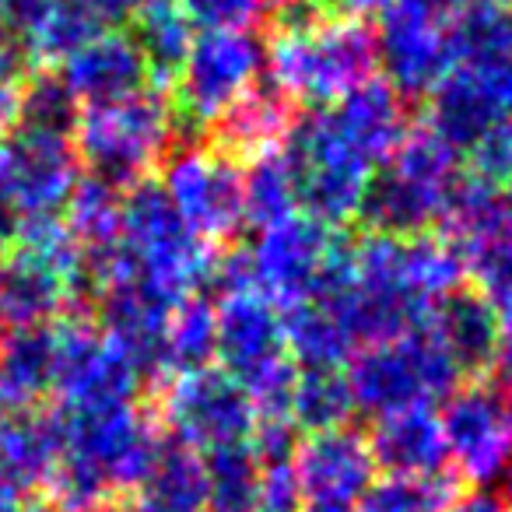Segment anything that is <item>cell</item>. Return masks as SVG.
I'll use <instances>...</instances> for the list:
<instances>
[{"instance_id":"cell-32","label":"cell","mask_w":512,"mask_h":512,"mask_svg":"<svg viewBox=\"0 0 512 512\" xmlns=\"http://www.w3.org/2000/svg\"><path fill=\"white\" fill-rule=\"evenodd\" d=\"M193 32H249L260 22V0H172Z\"/></svg>"},{"instance_id":"cell-40","label":"cell","mask_w":512,"mask_h":512,"mask_svg":"<svg viewBox=\"0 0 512 512\" xmlns=\"http://www.w3.org/2000/svg\"><path fill=\"white\" fill-rule=\"evenodd\" d=\"M260 4H271V8L285 11V8H292V4H299V0H260Z\"/></svg>"},{"instance_id":"cell-38","label":"cell","mask_w":512,"mask_h":512,"mask_svg":"<svg viewBox=\"0 0 512 512\" xmlns=\"http://www.w3.org/2000/svg\"><path fill=\"white\" fill-rule=\"evenodd\" d=\"M0 512H53V509L43 502H18L11 495H0Z\"/></svg>"},{"instance_id":"cell-30","label":"cell","mask_w":512,"mask_h":512,"mask_svg":"<svg viewBox=\"0 0 512 512\" xmlns=\"http://www.w3.org/2000/svg\"><path fill=\"white\" fill-rule=\"evenodd\" d=\"M214 302L190 295L183 299L169 316L165 327V372L179 376V372L207 369L214 365Z\"/></svg>"},{"instance_id":"cell-18","label":"cell","mask_w":512,"mask_h":512,"mask_svg":"<svg viewBox=\"0 0 512 512\" xmlns=\"http://www.w3.org/2000/svg\"><path fill=\"white\" fill-rule=\"evenodd\" d=\"M57 372L64 379L67 397H71V411L134 404V393L144 379L141 369L109 337L102 341V337L88 334H81L57 358Z\"/></svg>"},{"instance_id":"cell-42","label":"cell","mask_w":512,"mask_h":512,"mask_svg":"<svg viewBox=\"0 0 512 512\" xmlns=\"http://www.w3.org/2000/svg\"><path fill=\"white\" fill-rule=\"evenodd\" d=\"M306 512H327V509H306Z\"/></svg>"},{"instance_id":"cell-4","label":"cell","mask_w":512,"mask_h":512,"mask_svg":"<svg viewBox=\"0 0 512 512\" xmlns=\"http://www.w3.org/2000/svg\"><path fill=\"white\" fill-rule=\"evenodd\" d=\"M348 246L330 225L306 214L260 228L253 246L228 253L214 274L225 292H256L271 306L295 309L330 295L348 271Z\"/></svg>"},{"instance_id":"cell-9","label":"cell","mask_w":512,"mask_h":512,"mask_svg":"<svg viewBox=\"0 0 512 512\" xmlns=\"http://www.w3.org/2000/svg\"><path fill=\"white\" fill-rule=\"evenodd\" d=\"M344 376L355 397V411L372 418L411 407H435L463 383L456 365L425 327L358 348Z\"/></svg>"},{"instance_id":"cell-7","label":"cell","mask_w":512,"mask_h":512,"mask_svg":"<svg viewBox=\"0 0 512 512\" xmlns=\"http://www.w3.org/2000/svg\"><path fill=\"white\" fill-rule=\"evenodd\" d=\"M299 193V214L337 228L358 218L379 162L334 120L327 109H309L292 120L281 141Z\"/></svg>"},{"instance_id":"cell-5","label":"cell","mask_w":512,"mask_h":512,"mask_svg":"<svg viewBox=\"0 0 512 512\" xmlns=\"http://www.w3.org/2000/svg\"><path fill=\"white\" fill-rule=\"evenodd\" d=\"M218 267L214 249L186 225L162 193V186L144 179L120 204V249L109 278H127L151 288L162 299L183 302Z\"/></svg>"},{"instance_id":"cell-41","label":"cell","mask_w":512,"mask_h":512,"mask_svg":"<svg viewBox=\"0 0 512 512\" xmlns=\"http://www.w3.org/2000/svg\"><path fill=\"white\" fill-rule=\"evenodd\" d=\"M85 512H127V509H120V505H92V509H85Z\"/></svg>"},{"instance_id":"cell-6","label":"cell","mask_w":512,"mask_h":512,"mask_svg":"<svg viewBox=\"0 0 512 512\" xmlns=\"http://www.w3.org/2000/svg\"><path fill=\"white\" fill-rule=\"evenodd\" d=\"M460 176V151L453 144L442 141L428 123L407 127L365 193L362 218L369 221V232L397 239L432 232L446 214Z\"/></svg>"},{"instance_id":"cell-31","label":"cell","mask_w":512,"mask_h":512,"mask_svg":"<svg viewBox=\"0 0 512 512\" xmlns=\"http://www.w3.org/2000/svg\"><path fill=\"white\" fill-rule=\"evenodd\" d=\"M456 498V488L442 477H376L362 491L351 512H446Z\"/></svg>"},{"instance_id":"cell-21","label":"cell","mask_w":512,"mask_h":512,"mask_svg":"<svg viewBox=\"0 0 512 512\" xmlns=\"http://www.w3.org/2000/svg\"><path fill=\"white\" fill-rule=\"evenodd\" d=\"M292 102L271 85L260 81L249 95H242L218 123H214V137L218 148L228 151L232 158H256L264 151L281 148L288 127H292Z\"/></svg>"},{"instance_id":"cell-16","label":"cell","mask_w":512,"mask_h":512,"mask_svg":"<svg viewBox=\"0 0 512 512\" xmlns=\"http://www.w3.org/2000/svg\"><path fill=\"white\" fill-rule=\"evenodd\" d=\"M292 470L306 509L327 512H348L362 498V491L376 481L369 439L348 425L299 439Z\"/></svg>"},{"instance_id":"cell-26","label":"cell","mask_w":512,"mask_h":512,"mask_svg":"<svg viewBox=\"0 0 512 512\" xmlns=\"http://www.w3.org/2000/svg\"><path fill=\"white\" fill-rule=\"evenodd\" d=\"M204 460L165 439L155 467L141 488V502L158 512H204Z\"/></svg>"},{"instance_id":"cell-37","label":"cell","mask_w":512,"mask_h":512,"mask_svg":"<svg viewBox=\"0 0 512 512\" xmlns=\"http://www.w3.org/2000/svg\"><path fill=\"white\" fill-rule=\"evenodd\" d=\"M151 4H155V0H88V8L106 18H137L144 8H151Z\"/></svg>"},{"instance_id":"cell-36","label":"cell","mask_w":512,"mask_h":512,"mask_svg":"<svg viewBox=\"0 0 512 512\" xmlns=\"http://www.w3.org/2000/svg\"><path fill=\"white\" fill-rule=\"evenodd\" d=\"M446 512H505V505H502V498L491 495L488 488H477V491H470V495H456Z\"/></svg>"},{"instance_id":"cell-22","label":"cell","mask_w":512,"mask_h":512,"mask_svg":"<svg viewBox=\"0 0 512 512\" xmlns=\"http://www.w3.org/2000/svg\"><path fill=\"white\" fill-rule=\"evenodd\" d=\"M330 113H334V120L341 123L379 165L386 162V155H390L400 144V137L407 134L404 99H400L383 78H369L365 85H358L355 92H348L341 102H334Z\"/></svg>"},{"instance_id":"cell-2","label":"cell","mask_w":512,"mask_h":512,"mask_svg":"<svg viewBox=\"0 0 512 512\" xmlns=\"http://www.w3.org/2000/svg\"><path fill=\"white\" fill-rule=\"evenodd\" d=\"M267 50L271 85L288 102L327 109L376 71V32L362 22L327 18L316 0H299L278 11Z\"/></svg>"},{"instance_id":"cell-23","label":"cell","mask_w":512,"mask_h":512,"mask_svg":"<svg viewBox=\"0 0 512 512\" xmlns=\"http://www.w3.org/2000/svg\"><path fill=\"white\" fill-rule=\"evenodd\" d=\"M281 323H285V348L295 369H341L358 351L341 313L327 299L285 309Z\"/></svg>"},{"instance_id":"cell-27","label":"cell","mask_w":512,"mask_h":512,"mask_svg":"<svg viewBox=\"0 0 512 512\" xmlns=\"http://www.w3.org/2000/svg\"><path fill=\"white\" fill-rule=\"evenodd\" d=\"M242 200H246V221L256 228L278 225L299 214V193L281 148L264 151L242 165Z\"/></svg>"},{"instance_id":"cell-28","label":"cell","mask_w":512,"mask_h":512,"mask_svg":"<svg viewBox=\"0 0 512 512\" xmlns=\"http://www.w3.org/2000/svg\"><path fill=\"white\" fill-rule=\"evenodd\" d=\"M204 460V512H253L256 509V491H260V460H256L253 446L214 449V453L200 456Z\"/></svg>"},{"instance_id":"cell-13","label":"cell","mask_w":512,"mask_h":512,"mask_svg":"<svg viewBox=\"0 0 512 512\" xmlns=\"http://www.w3.org/2000/svg\"><path fill=\"white\" fill-rule=\"evenodd\" d=\"M158 186L207 246L232 239L246 225L242 162L218 144H183L169 151Z\"/></svg>"},{"instance_id":"cell-19","label":"cell","mask_w":512,"mask_h":512,"mask_svg":"<svg viewBox=\"0 0 512 512\" xmlns=\"http://www.w3.org/2000/svg\"><path fill=\"white\" fill-rule=\"evenodd\" d=\"M369 449L376 467L397 477H442V470L449 467L442 421L435 407H411V411L376 418Z\"/></svg>"},{"instance_id":"cell-11","label":"cell","mask_w":512,"mask_h":512,"mask_svg":"<svg viewBox=\"0 0 512 512\" xmlns=\"http://www.w3.org/2000/svg\"><path fill=\"white\" fill-rule=\"evenodd\" d=\"M267 50L253 32H197L190 53L172 74L176 123L207 130L264 81Z\"/></svg>"},{"instance_id":"cell-25","label":"cell","mask_w":512,"mask_h":512,"mask_svg":"<svg viewBox=\"0 0 512 512\" xmlns=\"http://www.w3.org/2000/svg\"><path fill=\"white\" fill-rule=\"evenodd\" d=\"M355 414V397L344 369H299L288 397V421L306 435L344 428Z\"/></svg>"},{"instance_id":"cell-29","label":"cell","mask_w":512,"mask_h":512,"mask_svg":"<svg viewBox=\"0 0 512 512\" xmlns=\"http://www.w3.org/2000/svg\"><path fill=\"white\" fill-rule=\"evenodd\" d=\"M141 50L144 64L148 71H155L158 78H172L179 71V64L186 60L190 53L193 39V25L183 18V11L172 4V0H155L151 8H144L137 15V25H134V36H130Z\"/></svg>"},{"instance_id":"cell-8","label":"cell","mask_w":512,"mask_h":512,"mask_svg":"<svg viewBox=\"0 0 512 512\" xmlns=\"http://www.w3.org/2000/svg\"><path fill=\"white\" fill-rule=\"evenodd\" d=\"M214 358L253 400L256 418H288L295 362L285 348V323L278 306L256 292H221L214 302Z\"/></svg>"},{"instance_id":"cell-20","label":"cell","mask_w":512,"mask_h":512,"mask_svg":"<svg viewBox=\"0 0 512 512\" xmlns=\"http://www.w3.org/2000/svg\"><path fill=\"white\" fill-rule=\"evenodd\" d=\"M148 74L151 71L134 39L120 36V32H106V36H92L81 50H74L71 92L88 99L95 109L113 106V102L144 92Z\"/></svg>"},{"instance_id":"cell-24","label":"cell","mask_w":512,"mask_h":512,"mask_svg":"<svg viewBox=\"0 0 512 512\" xmlns=\"http://www.w3.org/2000/svg\"><path fill=\"white\" fill-rule=\"evenodd\" d=\"M446 239L460 253L512 235V186H491L463 172L446 204Z\"/></svg>"},{"instance_id":"cell-3","label":"cell","mask_w":512,"mask_h":512,"mask_svg":"<svg viewBox=\"0 0 512 512\" xmlns=\"http://www.w3.org/2000/svg\"><path fill=\"white\" fill-rule=\"evenodd\" d=\"M162 446L165 435L134 404L71 411L60 428V502L85 512L109 491H141Z\"/></svg>"},{"instance_id":"cell-12","label":"cell","mask_w":512,"mask_h":512,"mask_svg":"<svg viewBox=\"0 0 512 512\" xmlns=\"http://www.w3.org/2000/svg\"><path fill=\"white\" fill-rule=\"evenodd\" d=\"M256 421L260 418H256L253 400L218 365L179 372L165 386V439L197 456L249 442L256 432Z\"/></svg>"},{"instance_id":"cell-34","label":"cell","mask_w":512,"mask_h":512,"mask_svg":"<svg viewBox=\"0 0 512 512\" xmlns=\"http://www.w3.org/2000/svg\"><path fill=\"white\" fill-rule=\"evenodd\" d=\"M253 512H306L292 463H267L260 467V491Z\"/></svg>"},{"instance_id":"cell-33","label":"cell","mask_w":512,"mask_h":512,"mask_svg":"<svg viewBox=\"0 0 512 512\" xmlns=\"http://www.w3.org/2000/svg\"><path fill=\"white\" fill-rule=\"evenodd\" d=\"M460 158H467V176L491 186H512V120L488 127Z\"/></svg>"},{"instance_id":"cell-17","label":"cell","mask_w":512,"mask_h":512,"mask_svg":"<svg viewBox=\"0 0 512 512\" xmlns=\"http://www.w3.org/2000/svg\"><path fill=\"white\" fill-rule=\"evenodd\" d=\"M421 327L435 337V344L446 351L463 379H484L498 365L502 327H498L495 309L477 292L456 288L428 313Z\"/></svg>"},{"instance_id":"cell-14","label":"cell","mask_w":512,"mask_h":512,"mask_svg":"<svg viewBox=\"0 0 512 512\" xmlns=\"http://www.w3.org/2000/svg\"><path fill=\"white\" fill-rule=\"evenodd\" d=\"M449 463L477 488L512 470V397L498 379H470L446 397L439 411Z\"/></svg>"},{"instance_id":"cell-1","label":"cell","mask_w":512,"mask_h":512,"mask_svg":"<svg viewBox=\"0 0 512 512\" xmlns=\"http://www.w3.org/2000/svg\"><path fill=\"white\" fill-rule=\"evenodd\" d=\"M449 50H453V64L428 95L432 99L428 127L463 155L488 127L512 120L509 4L453 18Z\"/></svg>"},{"instance_id":"cell-10","label":"cell","mask_w":512,"mask_h":512,"mask_svg":"<svg viewBox=\"0 0 512 512\" xmlns=\"http://www.w3.org/2000/svg\"><path fill=\"white\" fill-rule=\"evenodd\" d=\"M172 102L158 92H137L113 106H99L81 123V151L106 186H137L162 169L176 141Z\"/></svg>"},{"instance_id":"cell-35","label":"cell","mask_w":512,"mask_h":512,"mask_svg":"<svg viewBox=\"0 0 512 512\" xmlns=\"http://www.w3.org/2000/svg\"><path fill=\"white\" fill-rule=\"evenodd\" d=\"M393 0H316V8L327 18H341V22H362L369 25V18L383 15Z\"/></svg>"},{"instance_id":"cell-15","label":"cell","mask_w":512,"mask_h":512,"mask_svg":"<svg viewBox=\"0 0 512 512\" xmlns=\"http://www.w3.org/2000/svg\"><path fill=\"white\" fill-rule=\"evenodd\" d=\"M379 18L383 22L376 32V64H383L386 71L383 81L400 99L432 95L453 64L449 18L411 0H393Z\"/></svg>"},{"instance_id":"cell-39","label":"cell","mask_w":512,"mask_h":512,"mask_svg":"<svg viewBox=\"0 0 512 512\" xmlns=\"http://www.w3.org/2000/svg\"><path fill=\"white\" fill-rule=\"evenodd\" d=\"M498 498H502L505 512H512V470H509V474H505V491H502V495H498Z\"/></svg>"}]
</instances>
